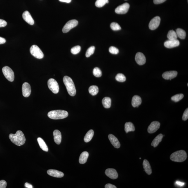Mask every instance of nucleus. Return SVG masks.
I'll use <instances>...</instances> for the list:
<instances>
[{"instance_id": "nucleus-1", "label": "nucleus", "mask_w": 188, "mask_h": 188, "mask_svg": "<svg viewBox=\"0 0 188 188\" xmlns=\"http://www.w3.org/2000/svg\"><path fill=\"white\" fill-rule=\"evenodd\" d=\"M9 137L10 141L17 146L23 145L26 142V138L24 134L20 130L17 131L15 134H10Z\"/></svg>"}, {"instance_id": "nucleus-2", "label": "nucleus", "mask_w": 188, "mask_h": 188, "mask_svg": "<svg viewBox=\"0 0 188 188\" xmlns=\"http://www.w3.org/2000/svg\"><path fill=\"white\" fill-rule=\"evenodd\" d=\"M63 82L69 95L71 96H74L75 95V87L72 79L69 77L66 76L64 77Z\"/></svg>"}, {"instance_id": "nucleus-3", "label": "nucleus", "mask_w": 188, "mask_h": 188, "mask_svg": "<svg viewBox=\"0 0 188 188\" xmlns=\"http://www.w3.org/2000/svg\"><path fill=\"white\" fill-rule=\"evenodd\" d=\"M68 115V113L67 111L62 110L50 111L48 114V118L53 120L64 119L67 117Z\"/></svg>"}, {"instance_id": "nucleus-4", "label": "nucleus", "mask_w": 188, "mask_h": 188, "mask_svg": "<svg viewBox=\"0 0 188 188\" xmlns=\"http://www.w3.org/2000/svg\"><path fill=\"white\" fill-rule=\"evenodd\" d=\"M187 158V153L184 150H179L172 153L170 156V159L171 161L181 162L185 161Z\"/></svg>"}, {"instance_id": "nucleus-5", "label": "nucleus", "mask_w": 188, "mask_h": 188, "mask_svg": "<svg viewBox=\"0 0 188 188\" xmlns=\"http://www.w3.org/2000/svg\"><path fill=\"white\" fill-rule=\"evenodd\" d=\"M31 55L36 58L41 59L43 58L44 55L39 47L36 45H33L30 49Z\"/></svg>"}, {"instance_id": "nucleus-6", "label": "nucleus", "mask_w": 188, "mask_h": 188, "mask_svg": "<svg viewBox=\"0 0 188 188\" xmlns=\"http://www.w3.org/2000/svg\"><path fill=\"white\" fill-rule=\"evenodd\" d=\"M2 72L5 77L8 81L13 82L15 79V74L13 71L8 66H5L2 69Z\"/></svg>"}, {"instance_id": "nucleus-7", "label": "nucleus", "mask_w": 188, "mask_h": 188, "mask_svg": "<svg viewBox=\"0 0 188 188\" xmlns=\"http://www.w3.org/2000/svg\"><path fill=\"white\" fill-rule=\"evenodd\" d=\"M48 86L49 88L55 94L58 93L59 88L58 83L56 80L53 78H50L48 82Z\"/></svg>"}, {"instance_id": "nucleus-8", "label": "nucleus", "mask_w": 188, "mask_h": 188, "mask_svg": "<svg viewBox=\"0 0 188 188\" xmlns=\"http://www.w3.org/2000/svg\"><path fill=\"white\" fill-rule=\"evenodd\" d=\"M78 21L76 20H70L68 21L63 28L62 31L64 33L68 32L71 29L76 27L78 25Z\"/></svg>"}, {"instance_id": "nucleus-9", "label": "nucleus", "mask_w": 188, "mask_h": 188, "mask_svg": "<svg viewBox=\"0 0 188 188\" xmlns=\"http://www.w3.org/2000/svg\"><path fill=\"white\" fill-rule=\"evenodd\" d=\"M130 5L128 3H125L120 5L115 9V12L117 14L123 15L126 14L128 11Z\"/></svg>"}, {"instance_id": "nucleus-10", "label": "nucleus", "mask_w": 188, "mask_h": 188, "mask_svg": "<svg viewBox=\"0 0 188 188\" xmlns=\"http://www.w3.org/2000/svg\"><path fill=\"white\" fill-rule=\"evenodd\" d=\"M161 19L158 16H156L151 19L149 24V28L151 30H154L159 26Z\"/></svg>"}, {"instance_id": "nucleus-11", "label": "nucleus", "mask_w": 188, "mask_h": 188, "mask_svg": "<svg viewBox=\"0 0 188 188\" xmlns=\"http://www.w3.org/2000/svg\"><path fill=\"white\" fill-rule=\"evenodd\" d=\"M160 123L158 121L152 122L148 127L147 131L149 133H153L156 132L160 128Z\"/></svg>"}, {"instance_id": "nucleus-12", "label": "nucleus", "mask_w": 188, "mask_h": 188, "mask_svg": "<svg viewBox=\"0 0 188 188\" xmlns=\"http://www.w3.org/2000/svg\"><path fill=\"white\" fill-rule=\"evenodd\" d=\"M22 93L24 96L28 97L30 95L31 88L30 85L27 82L24 83L22 86Z\"/></svg>"}, {"instance_id": "nucleus-13", "label": "nucleus", "mask_w": 188, "mask_h": 188, "mask_svg": "<svg viewBox=\"0 0 188 188\" xmlns=\"http://www.w3.org/2000/svg\"><path fill=\"white\" fill-rule=\"evenodd\" d=\"M180 44V42L178 40H169L165 41L164 43L165 47L168 48H171L178 46Z\"/></svg>"}, {"instance_id": "nucleus-14", "label": "nucleus", "mask_w": 188, "mask_h": 188, "mask_svg": "<svg viewBox=\"0 0 188 188\" xmlns=\"http://www.w3.org/2000/svg\"><path fill=\"white\" fill-rule=\"evenodd\" d=\"M136 62L139 65H142L145 64L146 59L143 54L141 52H138L136 54L135 56Z\"/></svg>"}, {"instance_id": "nucleus-15", "label": "nucleus", "mask_w": 188, "mask_h": 188, "mask_svg": "<svg viewBox=\"0 0 188 188\" xmlns=\"http://www.w3.org/2000/svg\"><path fill=\"white\" fill-rule=\"evenodd\" d=\"M105 173L107 177L113 179H115L118 178V174L116 171L115 169L109 168L105 171Z\"/></svg>"}, {"instance_id": "nucleus-16", "label": "nucleus", "mask_w": 188, "mask_h": 188, "mask_svg": "<svg viewBox=\"0 0 188 188\" xmlns=\"http://www.w3.org/2000/svg\"><path fill=\"white\" fill-rule=\"evenodd\" d=\"M177 71H166L163 73L162 77L165 79L171 80L175 78L177 76Z\"/></svg>"}, {"instance_id": "nucleus-17", "label": "nucleus", "mask_w": 188, "mask_h": 188, "mask_svg": "<svg viewBox=\"0 0 188 188\" xmlns=\"http://www.w3.org/2000/svg\"><path fill=\"white\" fill-rule=\"evenodd\" d=\"M22 17L24 20L28 24L33 25L34 24V21L31 17L30 14L28 11H26L22 14Z\"/></svg>"}, {"instance_id": "nucleus-18", "label": "nucleus", "mask_w": 188, "mask_h": 188, "mask_svg": "<svg viewBox=\"0 0 188 188\" xmlns=\"http://www.w3.org/2000/svg\"><path fill=\"white\" fill-rule=\"evenodd\" d=\"M109 138L111 144L115 148L118 149L121 146L119 141L116 137L112 134H109Z\"/></svg>"}, {"instance_id": "nucleus-19", "label": "nucleus", "mask_w": 188, "mask_h": 188, "mask_svg": "<svg viewBox=\"0 0 188 188\" xmlns=\"http://www.w3.org/2000/svg\"><path fill=\"white\" fill-rule=\"evenodd\" d=\"M47 172L49 175L55 177L62 178L64 176L62 172L57 170L50 169L47 171Z\"/></svg>"}, {"instance_id": "nucleus-20", "label": "nucleus", "mask_w": 188, "mask_h": 188, "mask_svg": "<svg viewBox=\"0 0 188 188\" xmlns=\"http://www.w3.org/2000/svg\"><path fill=\"white\" fill-rule=\"evenodd\" d=\"M54 140L57 144H60L62 141V134L59 130H55L53 131Z\"/></svg>"}, {"instance_id": "nucleus-21", "label": "nucleus", "mask_w": 188, "mask_h": 188, "mask_svg": "<svg viewBox=\"0 0 188 188\" xmlns=\"http://www.w3.org/2000/svg\"><path fill=\"white\" fill-rule=\"evenodd\" d=\"M142 99L139 96L135 95L132 97V104L133 107H136L139 106L142 104Z\"/></svg>"}, {"instance_id": "nucleus-22", "label": "nucleus", "mask_w": 188, "mask_h": 188, "mask_svg": "<svg viewBox=\"0 0 188 188\" xmlns=\"http://www.w3.org/2000/svg\"><path fill=\"white\" fill-rule=\"evenodd\" d=\"M143 166L144 171L148 175H150L152 173V170L149 162L147 160L144 159L143 162Z\"/></svg>"}, {"instance_id": "nucleus-23", "label": "nucleus", "mask_w": 188, "mask_h": 188, "mask_svg": "<svg viewBox=\"0 0 188 188\" xmlns=\"http://www.w3.org/2000/svg\"><path fill=\"white\" fill-rule=\"evenodd\" d=\"M163 137V135L162 134H160L157 136L151 142V146H153L154 148L156 147L161 142Z\"/></svg>"}, {"instance_id": "nucleus-24", "label": "nucleus", "mask_w": 188, "mask_h": 188, "mask_svg": "<svg viewBox=\"0 0 188 188\" xmlns=\"http://www.w3.org/2000/svg\"><path fill=\"white\" fill-rule=\"evenodd\" d=\"M89 156L88 153L85 151L82 153L79 158V162L81 164H84L86 162Z\"/></svg>"}, {"instance_id": "nucleus-25", "label": "nucleus", "mask_w": 188, "mask_h": 188, "mask_svg": "<svg viewBox=\"0 0 188 188\" xmlns=\"http://www.w3.org/2000/svg\"><path fill=\"white\" fill-rule=\"evenodd\" d=\"M124 129L125 132L128 133L129 132L135 131V128L133 123L131 122H129L125 123Z\"/></svg>"}, {"instance_id": "nucleus-26", "label": "nucleus", "mask_w": 188, "mask_h": 188, "mask_svg": "<svg viewBox=\"0 0 188 188\" xmlns=\"http://www.w3.org/2000/svg\"><path fill=\"white\" fill-rule=\"evenodd\" d=\"M37 141L40 147L45 151H48V146L46 145L44 140L41 138L39 137L37 138Z\"/></svg>"}, {"instance_id": "nucleus-27", "label": "nucleus", "mask_w": 188, "mask_h": 188, "mask_svg": "<svg viewBox=\"0 0 188 188\" xmlns=\"http://www.w3.org/2000/svg\"><path fill=\"white\" fill-rule=\"evenodd\" d=\"M102 104L106 109H109L111 105V99L110 97H105L102 100Z\"/></svg>"}, {"instance_id": "nucleus-28", "label": "nucleus", "mask_w": 188, "mask_h": 188, "mask_svg": "<svg viewBox=\"0 0 188 188\" xmlns=\"http://www.w3.org/2000/svg\"><path fill=\"white\" fill-rule=\"evenodd\" d=\"M94 135L93 130H90L87 132L84 138V141L85 142H88L91 140Z\"/></svg>"}, {"instance_id": "nucleus-29", "label": "nucleus", "mask_w": 188, "mask_h": 188, "mask_svg": "<svg viewBox=\"0 0 188 188\" xmlns=\"http://www.w3.org/2000/svg\"><path fill=\"white\" fill-rule=\"evenodd\" d=\"M178 37L181 39H185L186 36V33L185 31L180 28H178L176 30Z\"/></svg>"}, {"instance_id": "nucleus-30", "label": "nucleus", "mask_w": 188, "mask_h": 188, "mask_svg": "<svg viewBox=\"0 0 188 188\" xmlns=\"http://www.w3.org/2000/svg\"><path fill=\"white\" fill-rule=\"evenodd\" d=\"M88 91L91 95H97L99 92L98 87L95 85H92L89 88Z\"/></svg>"}, {"instance_id": "nucleus-31", "label": "nucleus", "mask_w": 188, "mask_h": 188, "mask_svg": "<svg viewBox=\"0 0 188 188\" xmlns=\"http://www.w3.org/2000/svg\"><path fill=\"white\" fill-rule=\"evenodd\" d=\"M167 36L168 39L169 40L176 39L178 38L176 33L173 30L169 31Z\"/></svg>"}, {"instance_id": "nucleus-32", "label": "nucleus", "mask_w": 188, "mask_h": 188, "mask_svg": "<svg viewBox=\"0 0 188 188\" xmlns=\"http://www.w3.org/2000/svg\"><path fill=\"white\" fill-rule=\"evenodd\" d=\"M109 3V0H97L95 3V6L97 8H102L106 3Z\"/></svg>"}, {"instance_id": "nucleus-33", "label": "nucleus", "mask_w": 188, "mask_h": 188, "mask_svg": "<svg viewBox=\"0 0 188 188\" xmlns=\"http://www.w3.org/2000/svg\"><path fill=\"white\" fill-rule=\"evenodd\" d=\"M184 95L182 94H177L171 97V99L172 101L175 102H178L183 98Z\"/></svg>"}, {"instance_id": "nucleus-34", "label": "nucleus", "mask_w": 188, "mask_h": 188, "mask_svg": "<svg viewBox=\"0 0 188 188\" xmlns=\"http://www.w3.org/2000/svg\"><path fill=\"white\" fill-rule=\"evenodd\" d=\"M116 81L118 82H123L126 81V78L125 76L122 74L119 73L116 75L115 77Z\"/></svg>"}, {"instance_id": "nucleus-35", "label": "nucleus", "mask_w": 188, "mask_h": 188, "mask_svg": "<svg viewBox=\"0 0 188 188\" xmlns=\"http://www.w3.org/2000/svg\"><path fill=\"white\" fill-rule=\"evenodd\" d=\"M93 74L96 77H99L102 76V71L99 68L95 67L93 70Z\"/></svg>"}, {"instance_id": "nucleus-36", "label": "nucleus", "mask_w": 188, "mask_h": 188, "mask_svg": "<svg viewBox=\"0 0 188 188\" xmlns=\"http://www.w3.org/2000/svg\"><path fill=\"white\" fill-rule=\"evenodd\" d=\"M95 48L94 46H92L89 48L87 50L85 56L87 57H89L91 55H93L95 52Z\"/></svg>"}, {"instance_id": "nucleus-37", "label": "nucleus", "mask_w": 188, "mask_h": 188, "mask_svg": "<svg viewBox=\"0 0 188 188\" xmlns=\"http://www.w3.org/2000/svg\"><path fill=\"white\" fill-rule=\"evenodd\" d=\"M111 28L113 30L118 31L120 30L121 28L120 26L116 22H112L111 24Z\"/></svg>"}, {"instance_id": "nucleus-38", "label": "nucleus", "mask_w": 188, "mask_h": 188, "mask_svg": "<svg viewBox=\"0 0 188 188\" xmlns=\"http://www.w3.org/2000/svg\"><path fill=\"white\" fill-rule=\"evenodd\" d=\"M81 46L78 45V46H75L71 48V52L73 55H76V54H77L79 53L80 51H81Z\"/></svg>"}, {"instance_id": "nucleus-39", "label": "nucleus", "mask_w": 188, "mask_h": 188, "mask_svg": "<svg viewBox=\"0 0 188 188\" xmlns=\"http://www.w3.org/2000/svg\"><path fill=\"white\" fill-rule=\"evenodd\" d=\"M110 53L114 54V55H117L119 53V50L118 49L114 46H111L110 47L109 49Z\"/></svg>"}, {"instance_id": "nucleus-40", "label": "nucleus", "mask_w": 188, "mask_h": 188, "mask_svg": "<svg viewBox=\"0 0 188 188\" xmlns=\"http://www.w3.org/2000/svg\"><path fill=\"white\" fill-rule=\"evenodd\" d=\"M188 118V109H186L182 117V119L183 121L187 120Z\"/></svg>"}, {"instance_id": "nucleus-41", "label": "nucleus", "mask_w": 188, "mask_h": 188, "mask_svg": "<svg viewBox=\"0 0 188 188\" xmlns=\"http://www.w3.org/2000/svg\"><path fill=\"white\" fill-rule=\"evenodd\" d=\"M7 186V182L4 180L0 181V188H5Z\"/></svg>"}, {"instance_id": "nucleus-42", "label": "nucleus", "mask_w": 188, "mask_h": 188, "mask_svg": "<svg viewBox=\"0 0 188 188\" xmlns=\"http://www.w3.org/2000/svg\"><path fill=\"white\" fill-rule=\"evenodd\" d=\"M7 22L4 20L0 19V27H5L7 25Z\"/></svg>"}, {"instance_id": "nucleus-43", "label": "nucleus", "mask_w": 188, "mask_h": 188, "mask_svg": "<svg viewBox=\"0 0 188 188\" xmlns=\"http://www.w3.org/2000/svg\"><path fill=\"white\" fill-rule=\"evenodd\" d=\"M166 1V0H153L154 3L156 4H160Z\"/></svg>"}, {"instance_id": "nucleus-44", "label": "nucleus", "mask_w": 188, "mask_h": 188, "mask_svg": "<svg viewBox=\"0 0 188 188\" xmlns=\"http://www.w3.org/2000/svg\"><path fill=\"white\" fill-rule=\"evenodd\" d=\"M105 188H116L117 187L111 184H106L105 187Z\"/></svg>"}, {"instance_id": "nucleus-45", "label": "nucleus", "mask_w": 188, "mask_h": 188, "mask_svg": "<svg viewBox=\"0 0 188 188\" xmlns=\"http://www.w3.org/2000/svg\"><path fill=\"white\" fill-rule=\"evenodd\" d=\"M24 186H25L27 188H32L33 186L31 185L28 182L25 183V184H24Z\"/></svg>"}, {"instance_id": "nucleus-46", "label": "nucleus", "mask_w": 188, "mask_h": 188, "mask_svg": "<svg viewBox=\"0 0 188 188\" xmlns=\"http://www.w3.org/2000/svg\"><path fill=\"white\" fill-rule=\"evenodd\" d=\"M6 40L5 38L0 37V44H3L6 42Z\"/></svg>"}, {"instance_id": "nucleus-47", "label": "nucleus", "mask_w": 188, "mask_h": 188, "mask_svg": "<svg viewBox=\"0 0 188 188\" xmlns=\"http://www.w3.org/2000/svg\"><path fill=\"white\" fill-rule=\"evenodd\" d=\"M61 2L69 3L71 2V0H59Z\"/></svg>"}, {"instance_id": "nucleus-48", "label": "nucleus", "mask_w": 188, "mask_h": 188, "mask_svg": "<svg viewBox=\"0 0 188 188\" xmlns=\"http://www.w3.org/2000/svg\"><path fill=\"white\" fill-rule=\"evenodd\" d=\"M176 184L180 186H183L184 185V183L183 182H176Z\"/></svg>"}, {"instance_id": "nucleus-49", "label": "nucleus", "mask_w": 188, "mask_h": 188, "mask_svg": "<svg viewBox=\"0 0 188 188\" xmlns=\"http://www.w3.org/2000/svg\"><path fill=\"white\" fill-rule=\"evenodd\" d=\"M125 1H126V0H125Z\"/></svg>"}]
</instances>
